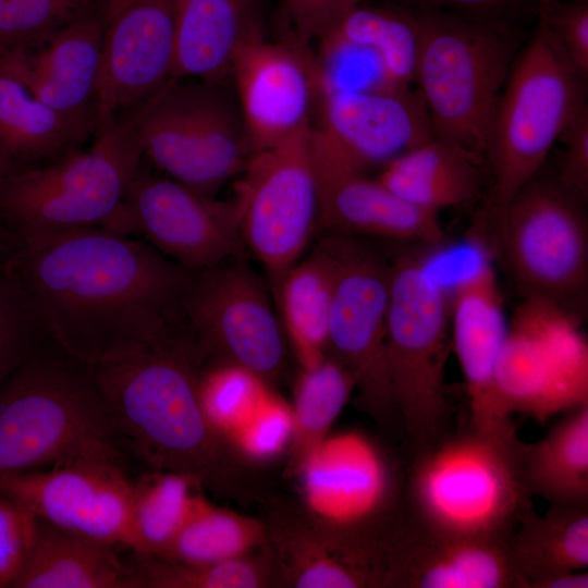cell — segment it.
Returning a JSON list of instances; mask_svg holds the SVG:
<instances>
[{"label":"cell","instance_id":"obj_46","mask_svg":"<svg viewBox=\"0 0 588 588\" xmlns=\"http://www.w3.org/2000/svg\"><path fill=\"white\" fill-rule=\"evenodd\" d=\"M588 574L584 571L567 572L553 576L539 585L538 588H587Z\"/></svg>","mask_w":588,"mask_h":588},{"label":"cell","instance_id":"obj_13","mask_svg":"<svg viewBox=\"0 0 588 588\" xmlns=\"http://www.w3.org/2000/svg\"><path fill=\"white\" fill-rule=\"evenodd\" d=\"M311 126L255 152L236 186L242 240L264 267L270 290L304 256L318 231Z\"/></svg>","mask_w":588,"mask_h":588},{"label":"cell","instance_id":"obj_10","mask_svg":"<svg viewBox=\"0 0 588 588\" xmlns=\"http://www.w3.org/2000/svg\"><path fill=\"white\" fill-rule=\"evenodd\" d=\"M586 201L556 174L538 172L511 199L487 255L498 256L518 292L568 311L588 282Z\"/></svg>","mask_w":588,"mask_h":588},{"label":"cell","instance_id":"obj_4","mask_svg":"<svg viewBox=\"0 0 588 588\" xmlns=\"http://www.w3.org/2000/svg\"><path fill=\"white\" fill-rule=\"evenodd\" d=\"M516 433L500 434L470 422L415 453L406 512L440 534L506 542L530 507Z\"/></svg>","mask_w":588,"mask_h":588},{"label":"cell","instance_id":"obj_31","mask_svg":"<svg viewBox=\"0 0 588 588\" xmlns=\"http://www.w3.org/2000/svg\"><path fill=\"white\" fill-rule=\"evenodd\" d=\"M518 454L531 495L550 505L588 506V403L568 409L537 442H520Z\"/></svg>","mask_w":588,"mask_h":588},{"label":"cell","instance_id":"obj_41","mask_svg":"<svg viewBox=\"0 0 588 588\" xmlns=\"http://www.w3.org/2000/svg\"><path fill=\"white\" fill-rule=\"evenodd\" d=\"M292 429L291 407L267 391L257 408L232 439L247 457L267 461L290 446Z\"/></svg>","mask_w":588,"mask_h":588},{"label":"cell","instance_id":"obj_3","mask_svg":"<svg viewBox=\"0 0 588 588\" xmlns=\"http://www.w3.org/2000/svg\"><path fill=\"white\" fill-rule=\"evenodd\" d=\"M131 458L87 365L38 350L0 387V473Z\"/></svg>","mask_w":588,"mask_h":588},{"label":"cell","instance_id":"obj_11","mask_svg":"<svg viewBox=\"0 0 588 588\" xmlns=\"http://www.w3.org/2000/svg\"><path fill=\"white\" fill-rule=\"evenodd\" d=\"M334 265L328 354L355 380L357 404L379 425L401 420L387 363L390 254L372 240L322 234Z\"/></svg>","mask_w":588,"mask_h":588},{"label":"cell","instance_id":"obj_18","mask_svg":"<svg viewBox=\"0 0 588 588\" xmlns=\"http://www.w3.org/2000/svg\"><path fill=\"white\" fill-rule=\"evenodd\" d=\"M231 84L254 154L313 125L319 75L308 47L286 37L245 44L234 56Z\"/></svg>","mask_w":588,"mask_h":588},{"label":"cell","instance_id":"obj_27","mask_svg":"<svg viewBox=\"0 0 588 588\" xmlns=\"http://www.w3.org/2000/svg\"><path fill=\"white\" fill-rule=\"evenodd\" d=\"M120 549L36 518L33 542L11 588H130Z\"/></svg>","mask_w":588,"mask_h":588},{"label":"cell","instance_id":"obj_7","mask_svg":"<svg viewBox=\"0 0 588 588\" xmlns=\"http://www.w3.org/2000/svg\"><path fill=\"white\" fill-rule=\"evenodd\" d=\"M411 9L419 29L415 83L434 138L485 159L494 111L520 50L523 26L440 9Z\"/></svg>","mask_w":588,"mask_h":588},{"label":"cell","instance_id":"obj_33","mask_svg":"<svg viewBox=\"0 0 588 588\" xmlns=\"http://www.w3.org/2000/svg\"><path fill=\"white\" fill-rule=\"evenodd\" d=\"M355 391L350 371L329 354L301 368L294 384L290 470L298 474L329 437V431Z\"/></svg>","mask_w":588,"mask_h":588},{"label":"cell","instance_id":"obj_44","mask_svg":"<svg viewBox=\"0 0 588 588\" xmlns=\"http://www.w3.org/2000/svg\"><path fill=\"white\" fill-rule=\"evenodd\" d=\"M559 139L564 145L556 177L571 193L588 198V105L567 124Z\"/></svg>","mask_w":588,"mask_h":588},{"label":"cell","instance_id":"obj_38","mask_svg":"<svg viewBox=\"0 0 588 588\" xmlns=\"http://www.w3.org/2000/svg\"><path fill=\"white\" fill-rule=\"evenodd\" d=\"M45 332L25 292L0 264V387L38 348Z\"/></svg>","mask_w":588,"mask_h":588},{"label":"cell","instance_id":"obj_17","mask_svg":"<svg viewBox=\"0 0 588 588\" xmlns=\"http://www.w3.org/2000/svg\"><path fill=\"white\" fill-rule=\"evenodd\" d=\"M310 154L322 234L437 247L446 240L439 213L390 191L350 167L311 126Z\"/></svg>","mask_w":588,"mask_h":588},{"label":"cell","instance_id":"obj_8","mask_svg":"<svg viewBox=\"0 0 588 588\" xmlns=\"http://www.w3.org/2000/svg\"><path fill=\"white\" fill-rule=\"evenodd\" d=\"M396 245L390 254L387 363L401 422L416 453L444 434L450 305L419 252L422 245Z\"/></svg>","mask_w":588,"mask_h":588},{"label":"cell","instance_id":"obj_35","mask_svg":"<svg viewBox=\"0 0 588 588\" xmlns=\"http://www.w3.org/2000/svg\"><path fill=\"white\" fill-rule=\"evenodd\" d=\"M198 483L167 470H154L132 479L134 552L161 555L187 520Z\"/></svg>","mask_w":588,"mask_h":588},{"label":"cell","instance_id":"obj_42","mask_svg":"<svg viewBox=\"0 0 588 588\" xmlns=\"http://www.w3.org/2000/svg\"><path fill=\"white\" fill-rule=\"evenodd\" d=\"M36 517L0 495V588L11 587L34 539Z\"/></svg>","mask_w":588,"mask_h":588},{"label":"cell","instance_id":"obj_23","mask_svg":"<svg viewBox=\"0 0 588 588\" xmlns=\"http://www.w3.org/2000/svg\"><path fill=\"white\" fill-rule=\"evenodd\" d=\"M505 543L440 534L405 511L385 534L388 587L519 588Z\"/></svg>","mask_w":588,"mask_h":588},{"label":"cell","instance_id":"obj_47","mask_svg":"<svg viewBox=\"0 0 588 588\" xmlns=\"http://www.w3.org/2000/svg\"><path fill=\"white\" fill-rule=\"evenodd\" d=\"M64 2L73 13H77L85 9L96 7L100 0H61Z\"/></svg>","mask_w":588,"mask_h":588},{"label":"cell","instance_id":"obj_6","mask_svg":"<svg viewBox=\"0 0 588 588\" xmlns=\"http://www.w3.org/2000/svg\"><path fill=\"white\" fill-rule=\"evenodd\" d=\"M135 117L136 111L96 133L87 150L14 170L0 194V228L9 240L83 228L135 232L125 206L143 162Z\"/></svg>","mask_w":588,"mask_h":588},{"label":"cell","instance_id":"obj_20","mask_svg":"<svg viewBox=\"0 0 588 588\" xmlns=\"http://www.w3.org/2000/svg\"><path fill=\"white\" fill-rule=\"evenodd\" d=\"M298 475L311 512L335 526L382 532L400 514L392 466L362 433L328 437Z\"/></svg>","mask_w":588,"mask_h":588},{"label":"cell","instance_id":"obj_29","mask_svg":"<svg viewBox=\"0 0 588 588\" xmlns=\"http://www.w3.org/2000/svg\"><path fill=\"white\" fill-rule=\"evenodd\" d=\"M519 588L588 567V506L550 505L544 516L528 509L506 540Z\"/></svg>","mask_w":588,"mask_h":588},{"label":"cell","instance_id":"obj_1","mask_svg":"<svg viewBox=\"0 0 588 588\" xmlns=\"http://www.w3.org/2000/svg\"><path fill=\"white\" fill-rule=\"evenodd\" d=\"M3 262L45 331L87 366L137 354L186 322L192 274L152 245L101 228L10 241Z\"/></svg>","mask_w":588,"mask_h":588},{"label":"cell","instance_id":"obj_2","mask_svg":"<svg viewBox=\"0 0 588 588\" xmlns=\"http://www.w3.org/2000/svg\"><path fill=\"white\" fill-rule=\"evenodd\" d=\"M206 365L186 322L137 354L88 367L133 457L216 491L224 489L229 455L199 401Z\"/></svg>","mask_w":588,"mask_h":588},{"label":"cell","instance_id":"obj_26","mask_svg":"<svg viewBox=\"0 0 588 588\" xmlns=\"http://www.w3.org/2000/svg\"><path fill=\"white\" fill-rule=\"evenodd\" d=\"M377 179L401 198L439 213L481 201L488 170L481 156L432 138L390 161Z\"/></svg>","mask_w":588,"mask_h":588},{"label":"cell","instance_id":"obj_32","mask_svg":"<svg viewBox=\"0 0 588 588\" xmlns=\"http://www.w3.org/2000/svg\"><path fill=\"white\" fill-rule=\"evenodd\" d=\"M318 41L347 45L369 53L378 61L388 86L415 83L419 29L408 7L362 2L336 17Z\"/></svg>","mask_w":588,"mask_h":588},{"label":"cell","instance_id":"obj_39","mask_svg":"<svg viewBox=\"0 0 588 588\" xmlns=\"http://www.w3.org/2000/svg\"><path fill=\"white\" fill-rule=\"evenodd\" d=\"M74 14L61 0H0V57L39 45Z\"/></svg>","mask_w":588,"mask_h":588},{"label":"cell","instance_id":"obj_25","mask_svg":"<svg viewBox=\"0 0 588 588\" xmlns=\"http://www.w3.org/2000/svg\"><path fill=\"white\" fill-rule=\"evenodd\" d=\"M264 29L262 0H176L172 78L231 82L236 51Z\"/></svg>","mask_w":588,"mask_h":588},{"label":"cell","instance_id":"obj_24","mask_svg":"<svg viewBox=\"0 0 588 588\" xmlns=\"http://www.w3.org/2000/svg\"><path fill=\"white\" fill-rule=\"evenodd\" d=\"M33 95L88 137L96 132L102 64L98 7L75 13L39 45L19 52Z\"/></svg>","mask_w":588,"mask_h":588},{"label":"cell","instance_id":"obj_45","mask_svg":"<svg viewBox=\"0 0 588 588\" xmlns=\"http://www.w3.org/2000/svg\"><path fill=\"white\" fill-rule=\"evenodd\" d=\"M286 37L308 47L318 40L329 24L327 0H281Z\"/></svg>","mask_w":588,"mask_h":588},{"label":"cell","instance_id":"obj_16","mask_svg":"<svg viewBox=\"0 0 588 588\" xmlns=\"http://www.w3.org/2000/svg\"><path fill=\"white\" fill-rule=\"evenodd\" d=\"M0 495L36 518L133 550L132 479L119 467L75 463L0 473Z\"/></svg>","mask_w":588,"mask_h":588},{"label":"cell","instance_id":"obj_9","mask_svg":"<svg viewBox=\"0 0 588 588\" xmlns=\"http://www.w3.org/2000/svg\"><path fill=\"white\" fill-rule=\"evenodd\" d=\"M134 127L143 158L208 197L242 175L254 155L231 82L171 78L136 111Z\"/></svg>","mask_w":588,"mask_h":588},{"label":"cell","instance_id":"obj_28","mask_svg":"<svg viewBox=\"0 0 588 588\" xmlns=\"http://www.w3.org/2000/svg\"><path fill=\"white\" fill-rule=\"evenodd\" d=\"M19 52L0 57V157L21 168L66 155L88 136L33 95Z\"/></svg>","mask_w":588,"mask_h":588},{"label":"cell","instance_id":"obj_22","mask_svg":"<svg viewBox=\"0 0 588 588\" xmlns=\"http://www.w3.org/2000/svg\"><path fill=\"white\" fill-rule=\"evenodd\" d=\"M451 303V341L466 382L469 422L485 431L516 433L499 384L500 360L510 331L487 255L460 280Z\"/></svg>","mask_w":588,"mask_h":588},{"label":"cell","instance_id":"obj_14","mask_svg":"<svg viewBox=\"0 0 588 588\" xmlns=\"http://www.w3.org/2000/svg\"><path fill=\"white\" fill-rule=\"evenodd\" d=\"M96 133L142 108L172 78L176 0H100ZM94 134V135H95Z\"/></svg>","mask_w":588,"mask_h":588},{"label":"cell","instance_id":"obj_19","mask_svg":"<svg viewBox=\"0 0 588 588\" xmlns=\"http://www.w3.org/2000/svg\"><path fill=\"white\" fill-rule=\"evenodd\" d=\"M314 126L353 169H382L396 157L434 138L418 89L375 86L323 90Z\"/></svg>","mask_w":588,"mask_h":588},{"label":"cell","instance_id":"obj_43","mask_svg":"<svg viewBox=\"0 0 588 588\" xmlns=\"http://www.w3.org/2000/svg\"><path fill=\"white\" fill-rule=\"evenodd\" d=\"M408 8L440 9L469 17L520 25L536 17L538 0H392Z\"/></svg>","mask_w":588,"mask_h":588},{"label":"cell","instance_id":"obj_40","mask_svg":"<svg viewBox=\"0 0 588 588\" xmlns=\"http://www.w3.org/2000/svg\"><path fill=\"white\" fill-rule=\"evenodd\" d=\"M539 17L565 64L588 78V0H538Z\"/></svg>","mask_w":588,"mask_h":588},{"label":"cell","instance_id":"obj_37","mask_svg":"<svg viewBox=\"0 0 588 588\" xmlns=\"http://www.w3.org/2000/svg\"><path fill=\"white\" fill-rule=\"evenodd\" d=\"M265 381L236 365L208 363L198 381L199 401L211 427L226 441L267 393Z\"/></svg>","mask_w":588,"mask_h":588},{"label":"cell","instance_id":"obj_21","mask_svg":"<svg viewBox=\"0 0 588 588\" xmlns=\"http://www.w3.org/2000/svg\"><path fill=\"white\" fill-rule=\"evenodd\" d=\"M267 527L277 577L296 588L388 587L385 532L357 531L319 517Z\"/></svg>","mask_w":588,"mask_h":588},{"label":"cell","instance_id":"obj_12","mask_svg":"<svg viewBox=\"0 0 588 588\" xmlns=\"http://www.w3.org/2000/svg\"><path fill=\"white\" fill-rule=\"evenodd\" d=\"M243 259L192 270L184 315L208 363L236 365L268 382L284 371L287 342L269 286Z\"/></svg>","mask_w":588,"mask_h":588},{"label":"cell","instance_id":"obj_5","mask_svg":"<svg viewBox=\"0 0 588 588\" xmlns=\"http://www.w3.org/2000/svg\"><path fill=\"white\" fill-rule=\"evenodd\" d=\"M501 91L485 155L488 187L470 228L488 248L514 195L541 171L561 133L587 103L586 84L554 49L539 17Z\"/></svg>","mask_w":588,"mask_h":588},{"label":"cell","instance_id":"obj_48","mask_svg":"<svg viewBox=\"0 0 588 588\" xmlns=\"http://www.w3.org/2000/svg\"><path fill=\"white\" fill-rule=\"evenodd\" d=\"M19 167L0 157V194L9 175Z\"/></svg>","mask_w":588,"mask_h":588},{"label":"cell","instance_id":"obj_30","mask_svg":"<svg viewBox=\"0 0 588 588\" xmlns=\"http://www.w3.org/2000/svg\"><path fill=\"white\" fill-rule=\"evenodd\" d=\"M334 281L332 256L321 238L271 289L283 332L301 368L328 355Z\"/></svg>","mask_w":588,"mask_h":588},{"label":"cell","instance_id":"obj_36","mask_svg":"<svg viewBox=\"0 0 588 588\" xmlns=\"http://www.w3.org/2000/svg\"><path fill=\"white\" fill-rule=\"evenodd\" d=\"M130 588H261L277 578L271 556L250 554L205 565H191L156 554L131 551Z\"/></svg>","mask_w":588,"mask_h":588},{"label":"cell","instance_id":"obj_15","mask_svg":"<svg viewBox=\"0 0 588 588\" xmlns=\"http://www.w3.org/2000/svg\"><path fill=\"white\" fill-rule=\"evenodd\" d=\"M125 206L135 232L179 265L198 270L243 257L241 205L236 196L200 195L142 162L131 181Z\"/></svg>","mask_w":588,"mask_h":588},{"label":"cell","instance_id":"obj_34","mask_svg":"<svg viewBox=\"0 0 588 588\" xmlns=\"http://www.w3.org/2000/svg\"><path fill=\"white\" fill-rule=\"evenodd\" d=\"M265 542V524L197 494L187 520L161 555L184 564L205 565L248 555Z\"/></svg>","mask_w":588,"mask_h":588}]
</instances>
